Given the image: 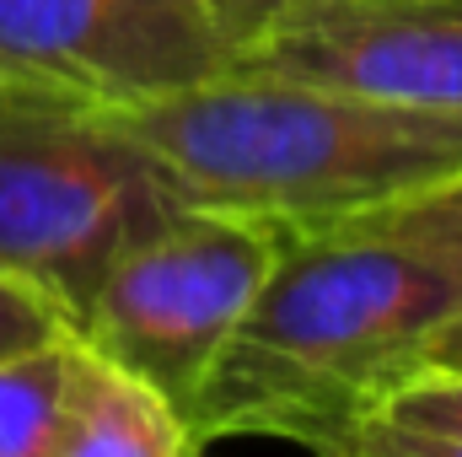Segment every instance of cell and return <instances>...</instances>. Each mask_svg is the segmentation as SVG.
Here are the masks:
<instances>
[{"instance_id":"6da1fadb","label":"cell","mask_w":462,"mask_h":457,"mask_svg":"<svg viewBox=\"0 0 462 457\" xmlns=\"http://www.w3.org/2000/svg\"><path fill=\"white\" fill-rule=\"evenodd\" d=\"M457 291L409 247L349 227L291 231L205 377L189 425L210 442H296L334 457L425 366Z\"/></svg>"},{"instance_id":"7a4b0ae2","label":"cell","mask_w":462,"mask_h":457,"mask_svg":"<svg viewBox=\"0 0 462 457\" xmlns=\"http://www.w3.org/2000/svg\"><path fill=\"white\" fill-rule=\"evenodd\" d=\"M189 205L323 231L462 173V114L231 65L221 76L108 114Z\"/></svg>"},{"instance_id":"3957f363","label":"cell","mask_w":462,"mask_h":457,"mask_svg":"<svg viewBox=\"0 0 462 457\" xmlns=\"http://www.w3.org/2000/svg\"><path fill=\"white\" fill-rule=\"evenodd\" d=\"M183 205L172 173L108 114L0 92V269L70 323L118 253Z\"/></svg>"},{"instance_id":"277c9868","label":"cell","mask_w":462,"mask_h":457,"mask_svg":"<svg viewBox=\"0 0 462 457\" xmlns=\"http://www.w3.org/2000/svg\"><path fill=\"white\" fill-rule=\"evenodd\" d=\"M285 237L263 216L183 205L114 258L76 334L189 415Z\"/></svg>"},{"instance_id":"5b68a950","label":"cell","mask_w":462,"mask_h":457,"mask_svg":"<svg viewBox=\"0 0 462 457\" xmlns=\"http://www.w3.org/2000/svg\"><path fill=\"white\" fill-rule=\"evenodd\" d=\"M231 65L199 0H0V92L124 114Z\"/></svg>"},{"instance_id":"8992f818","label":"cell","mask_w":462,"mask_h":457,"mask_svg":"<svg viewBox=\"0 0 462 457\" xmlns=\"http://www.w3.org/2000/svg\"><path fill=\"white\" fill-rule=\"evenodd\" d=\"M236 65L462 114V0H301Z\"/></svg>"},{"instance_id":"52a82bcc","label":"cell","mask_w":462,"mask_h":457,"mask_svg":"<svg viewBox=\"0 0 462 457\" xmlns=\"http://www.w3.org/2000/svg\"><path fill=\"white\" fill-rule=\"evenodd\" d=\"M54 457H205L189 415L87 344Z\"/></svg>"},{"instance_id":"ba28073f","label":"cell","mask_w":462,"mask_h":457,"mask_svg":"<svg viewBox=\"0 0 462 457\" xmlns=\"http://www.w3.org/2000/svg\"><path fill=\"white\" fill-rule=\"evenodd\" d=\"M87 340L70 329L60 340L0 355V457H54Z\"/></svg>"},{"instance_id":"9c48e42d","label":"cell","mask_w":462,"mask_h":457,"mask_svg":"<svg viewBox=\"0 0 462 457\" xmlns=\"http://www.w3.org/2000/svg\"><path fill=\"white\" fill-rule=\"evenodd\" d=\"M349 231H371V237H387L398 247H409L414 258H425L452 291H457L462 307V173L420 189V194H403L382 210H365L355 221H339Z\"/></svg>"},{"instance_id":"30bf717a","label":"cell","mask_w":462,"mask_h":457,"mask_svg":"<svg viewBox=\"0 0 462 457\" xmlns=\"http://www.w3.org/2000/svg\"><path fill=\"white\" fill-rule=\"evenodd\" d=\"M382 415L398 420V425H420V431L457 436L462 442V377L457 371H414L382 404Z\"/></svg>"},{"instance_id":"8fae6325","label":"cell","mask_w":462,"mask_h":457,"mask_svg":"<svg viewBox=\"0 0 462 457\" xmlns=\"http://www.w3.org/2000/svg\"><path fill=\"white\" fill-rule=\"evenodd\" d=\"M76 323L32 285H22L16 275L0 269V355H16V350H32L43 340H60L70 334Z\"/></svg>"},{"instance_id":"7c38bea8","label":"cell","mask_w":462,"mask_h":457,"mask_svg":"<svg viewBox=\"0 0 462 457\" xmlns=\"http://www.w3.org/2000/svg\"><path fill=\"white\" fill-rule=\"evenodd\" d=\"M334 457H462V442L457 436H436V431L398 425V420L376 415V420H365Z\"/></svg>"},{"instance_id":"4fadbf2b","label":"cell","mask_w":462,"mask_h":457,"mask_svg":"<svg viewBox=\"0 0 462 457\" xmlns=\"http://www.w3.org/2000/svg\"><path fill=\"white\" fill-rule=\"evenodd\" d=\"M210 16H216V27L226 33V43L242 54L280 11H291V5H301V0H199Z\"/></svg>"},{"instance_id":"5bb4252c","label":"cell","mask_w":462,"mask_h":457,"mask_svg":"<svg viewBox=\"0 0 462 457\" xmlns=\"http://www.w3.org/2000/svg\"><path fill=\"white\" fill-rule=\"evenodd\" d=\"M420 371H457L462 377V307L430 334V344H425V366Z\"/></svg>"}]
</instances>
